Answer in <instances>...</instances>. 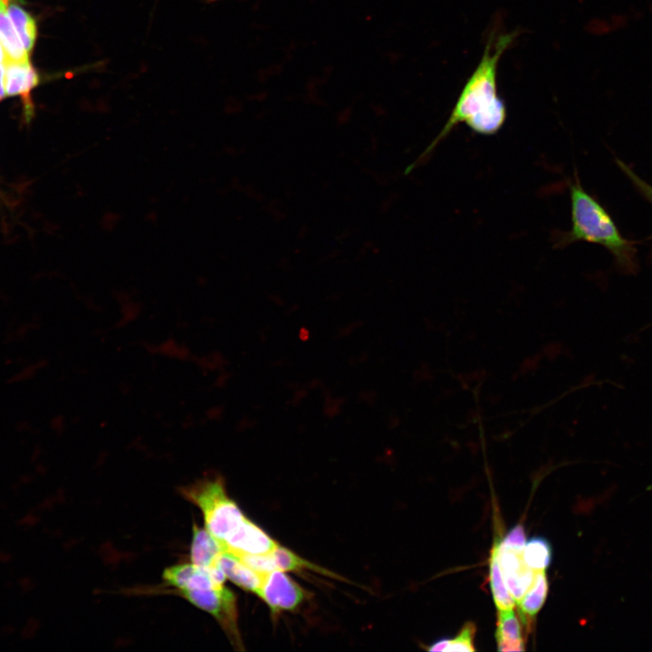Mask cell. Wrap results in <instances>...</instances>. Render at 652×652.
<instances>
[{"mask_svg":"<svg viewBox=\"0 0 652 652\" xmlns=\"http://www.w3.org/2000/svg\"><path fill=\"white\" fill-rule=\"evenodd\" d=\"M548 590L549 584L545 570L536 571L532 586L518 601L523 614L535 616L544 604Z\"/></svg>","mask_w":652,"mask_h":652,"instance_id":"cell-15","label":"cell"},{"mask_svg":"<svg viewBox=\"0 0 652 652\" xmlns=\"http://www.w3.org/2000/svg\"><path fill=\"white\" fill-rule=\"evenodd\" d=\"M489 580L493 599L498 610L513 609L515 599L510 594L503 579L497 559L496 544L493 547L489 560Z\"/></svg>","mask_w":652,"mask_h":652,"instance_id":"cell-14","label":"cell"},{"mask_svg":"<svg viewBox=\"0 0 652 652\" xmlns=\"http://www.w3.org/2000/svg\"><path fill=\"white\" fill-rule=\"evenodd\" d=\"M257 595L273 614L296 609L305 599V590L283 570L264 573Z\"/></svg>","mask_w":652,"mask_h":652,"instance_id":"cell-5","label":"cell"},{"mask_svg":"<svg viewBox=\"0 0 652 652\" xmlns=\"http://www.w3.org/2000/svg\"><path fill=\"white\" fill-rule=\"evenodd\" d=\"M5 63L0 64V100L5 96Z\"/></svg>","mask_w":652,"mask_h":652,"instance_id":"cell-23","label":"cell"},{"mask_svg":"<svg viewBox=\"0 0 652 652\" xmlns=\"http://www.w3.org/2000/svg\"><path fill=\"white\" fill-rule=\"evenodd\" d=\"M495 639L497 649L500 651H523L525 649L521 625L513 609L498 610Z\"/></svg>","mask_w":652,"mask_h":652,"instance_id":"cell-12","label":"cell"},{"mask_svg":"<svg viewBox=\"0 0 652 652\" xmlns=\"http://www.w3.org/2000/svg\"><path fill=\"white\" fill-rule=\"evenodd\" d=\"M225 574L240 588L258 593L264 574H261L244 564L238 556L223 551L217 558L216 564Z\"/></svg>","mask_w":652,"mask_h":652,"instance_id":"cell-10","label":"cell"},{"mask_svg":"<svg viewBox=\"0 0 652 652\" xmlns=\"http://www.w3.org/2000/svg\"><path fill=\"white\" fill-rule=\"evenodd\" d=\"M7 12L24 47L29 53L33 49L36 38L34 19L15 4L10 5Z\"/></svg>","mask_w":652,"mask_h":652,"instance_id":"cell-17","label":"cell"},{"mask_svg":"<svg viewBox=\"0 0 652 652\" xmlns=\"http://www.w3.org/2000/svg\"><path fill=\"white\" fill-rule=\"evenodd\" d=\"M7 2L8 0H0V43L5 50L6 61L27 62L28 52L24 47L8 15Z\"/></svg>","mask_w":652,"mask_h":652,"instance_id":"cell-13","label":"cell"},{"mask_svg":"<svg viewBox=\"0 0 652 652\" xmlns=\"http://www.w3.org/2000/svg\"><path fill=\"white\" fill-rule=\"evenodd\" d=\"M495 544L503 581L510 594L518 602L532 586L536 571L526 565L523 553L504 548L500 542Z\"/></svg>","mask_w":652,"mask_h":652,"instance_id":"cell-7","label":"cell"},{"mask_svg":"<svg viewBox=\"0 0 652 652\" xmlns=\"http://www.w3.org/2000/svg\"><path fill=\"white\" fill-rule=\"evenodd\" d=\"M223 543L225 551L237 556L269 553L278 545L274 540L247 517Z\"/></svg>","mask_w":652,"mask_h":652,"instance_id":"cell-8","label":"cell"},{"mask_svg":"<svg viewBox=\"0 0 652 652\" xmlns=\"http://www.w3.org/2000/svg\"><path fill=\"white\" fill-rule=\"evenodd\" d=\"M617 162L620 168L626 173V175L638 188V190L645 196V197L647 198L650 202H652V187L643 181L641 178H639L637 175H635V173L631 171L624 163L619 160H617Z\"/></svg>","mask_w":652,"mask_h":652,"instance_id":"cell-21","label":"cell"},{"mask_svg":"<svg viewBox=\"0 0 652 652\" xmlns=\"http://www.w3.org/2000/svg\"><path fill=\"white\" fill-rule=\"evenodd\" d=\"M551 543L542 536L531 538L523 551L524 562L535 571L545 570L551 562Z\"/></svg>","mask_w":652,"mask_h":652,"instance_id":"cell-16","label":"cell"},{"mask_svg":"<svg viewBox=\"0 0 652 652\" xmlns=\"http://www.w3.org/2000/svg\"><path fill=\"white\" fill-rule=\"evenodd\" d=\"M500 543L506 549L523 553L526 544L523 526L522 524L513 526Z\"/></svg>","mask_w":652,"mask_h":652,"instance_id":"cell-20","label":"cell"},{"mask_svg":"<svg viewBox=\"0 0 652 652\" xmlns=\"http://www.w3.org/2000/svg\"><path fill=\"white\" fill-rule=\"evenodd\" d=\"M178 593L196 607L213 616L235 645L241 646L237 628L235 594L225 586L203 590H179Z\"/></svg>","mask_w":652,"mask_h":652,"instance_id":"cell-4","label":"cell"},{"mask_svg":"<svg viewBox=\"0 0 652 652\" xmlns=\"http://www.w3.org/2000/svg\"><path fill=\"white\" fill-rule=\"evenodd\" d=\"M448 638H440L439 640L433 643L430 647H428L427 649L428 651H446V648L449 645Z\"/></svg>","mask_w":652,"mask_h":652,"instance_id":"cell-22","label":"cell"},{"mask_svg":"<svg viewBox=\"0 0 652 652\" xmlns=\"http://www.w3.org/2000/svg\"><path fill=\"white\" fill-rule=\"evenodd\" d=\"M516 35V32L495 34L492 31L480 61L465 82L447 120L420 158L427 156L459 124H465L483 136L494 135L503 128L507 110L497 91L498 64Z\"/></svg>","mask_w":652,"mask_h":652,"instance_id":"cell-1","label":"cell"},{"mask_svg":"<svg viewBox=\"0 0 652 652\" xmlns=\"http://www.w3.org/2000/svg\"><path fill=\"white\" fill-rule=\"evenodd\" d=\"M5 61H6V55H5V50L0 43V64L5 63Z\"/></svg>","mask_w":652,"mask_h":652,"instance_id":"cell-24","label":"cell"},{"mask_svg":"<svg viewBox=\"0 0 652 652\" xmlns=\"http://www.w3.org/2000/svg\"><path fill=\"white\" fill-rule=\"evenodd\" d=\"M39 77L30 62L5 61V90L8 96L23 98L26 117L32 115L31 91L38 84Z\"/></svg>","mask_w":652,"mask_h":652,"instance_id":"cell-9","label":"cell"},{"mask_svg":"<svg viewBox=\"0 0 652 652\" xmlns=\"http://www.w3.org/2000/svg\"><path fill=\"white\" fill-rule=\"evenodd\" d=\"M475 625L473 622H466L457 635L449 640L446 651H475Z\"/></svg>","mask_w":652,"mask_h":652,"instance_id":"cell-19","label":"cell"},{"mask_svg":"<svg viewBox=\"0 0 652 652\" xmlns=\"http://www.w3.org/2000/svg\"><path fill=\"white\" fill-rule=\"evenodd\" d=\"M270 555L275 570H301L303 569L314 570L325 572L324 570L310 563L309 561L297 556L288 549L279 544L271 552Z\"/></svg>","mask_w":652,"mask_h":652,"instance_id":"cell-18","label":"cell"},{"mask_svg":"<svg viewBox=\"0 0 652 652\" xmlns=\"http://www.w3.org/2000/svg\"><path fill=\"white\" fill-rule=\"evenodd\" d=\"M190 560L193 564L202 567L215 566L219 555L225 551V544L215 538L206 528L196 523L192 528Z\"/></svg>","mask_w":652,"mask_h":652,"instance_id":"cell-11","label":"cell"},{"mask_svg":"<svg viewBox=\"0 0 652 652\" xmlns=\"http://www.w3.org/2000/svg\"><path fill=\"white\" fill-rule=\"evenodd\" d=\"M182 495L196 504L204 515L206 529L224 542L246 518L226 494L221 477H206L180 489Z\"/></svg>","mask_w":652,"mask_h":652,"instance_id":"cell-3","label":"cell"},{"mask_svg":"<svg viewBox=\"0 0 652 652\" xmlns=\"http://www.w3.org/2000/svg\"><path fill=\"white\" fill-rule=\"evenodd\" d=\"M570 198L571 229L561 239V244L584 241L600 244L621 259L629 255L630 246L610 216L583 189L579 180L570 184Z\"/></svg>","mask_w":652,"mask_h":652,"instance_id":"cell-2","label":"cell"},{"mask_svg":"<svg viewBox=\"0 0 652 652\" xmlns=\"http://www.w3.org/2000/svg\"><path fill=\"white\" fill-rule=\"evenodd\" d=\"M164 580L179 590H203L224 586L226 579L216 566L202 567L196 564H179L167 568Z\"/></svg>","mask_w":652,"mask_h":652,"instance_id":"cell-6","label":"cell"}]
</instances>
